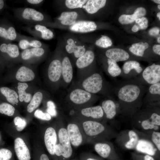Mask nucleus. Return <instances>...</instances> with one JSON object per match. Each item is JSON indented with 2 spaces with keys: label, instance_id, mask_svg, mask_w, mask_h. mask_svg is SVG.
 <instances>
[{
  "label": "nucleus",
  "instance_id": "nucleus-1",
  "mask_svg": "<svg viewBox=\"0 0 160 160\" xmlns=\"http://www.w3.org/2000/svg\"><path fill=\"white\" fill-rule=\"evenodd\" d=\"M148 87L134 80L124 82L113 88L118 99L120 112L132 118L143 105V99Z\"/></svg>",
  "mask_w": 160,
  "mask_h": 160
},
{
  "label": "nucleus",
  "instance_id": "nucleus-2",
  "mask_svg": "<svg viewBox=\"0 0 160 160\" xmlns=\"http://www.w3.org/2000/svg\"><path fill=\"white\" fill-rule=\"evenodd\" d=\"M71 119H74L79 124L86 143L94 144L98 142L110 141L116 137L118 135L112 127L105 122L76 117Z\"/></svg>",
  "mask_w": 160,
  "mask_h": 160
},
{
  "label": "nucleus",
  "instance_id": "nucleus-3",
  "mask_svg": "<svg viewBox=\"0 0 160 160\" xmlns=\"http://www.w3.org/2000/svg\"><path fill=\"white\" fill-rule=\"evenodd\" d=\"M135 130L148 135L153 131H159L160 127L159 106H145L132 118Z\"/></svg>",
  "mask_w": 160,
  "mask_h": 160
},
{
  "label": "nucleus",
  "instance_id": "nucleus-4",
  "mask_svg": "<svg viewBox=\"0 0 160 160\" xmlns=\"http://www.w3.org/2000/svg\"><path fill=\"white\" fill-rule=\"evenodd\" d=\"M77 87L93 94L111 97L113 88L105 79L102 72L95 71L78 80L73 81Z\"/></svg>",
  "mask_w": 160,
  "mask_h": 160
},
{
  "label": "nucleus",
  "instance_id": "nucleus-5",
  "mask_svg": "<svg viewBox=\"0 0 160 160\" xmlns=\"http://www.w3.org/2000/svg\"><path fill=\"white\" fill-rule=\"evenodd\" d=\"M100 98L76 85L73 82L68 89L64 101L67 108L75 110L93 106Z\"/></svg>",
  "mask_w": 160,
  "mask_h": 160
},
{
  "label": "nucleus",
  "instance_id": "nucleus-6",
  "mask_svg": "<svg viewBox=\"0 0 160 160\" xmlns=\"http://www.w3.org/2000/svg\"><path fill=\"white\" fill-rule=\"evenodd\" d=\"M12 11L16 18L27 25L39 24L47 26L52 22L44 13L32 8H15Z\"/></svg>",
  "mask_w": 160,
  "mask_h": 160
},
{
  "label": "nucleus",
  "instance_id": "nucleus-7",
  "mask_svg": "<svg viewBox=\"0 0 160 160\" xmlns=\"http://www.w3.org/2000/svg\"><path fill=\"white\" fill-rule=\"evenodd\" d=\"M58 40L74 65L76 60L83 55L88 48L85 43L73 34H66L63 39Z\"/></svg>",
  "mask_w": 160,
  "mask_h": 160
},
{
  "label": "nucleus",
  "instance_id": "nucleus-8",
  "mask_svg": "<svg viewBox=\"0 0 160 160\" xmlns=\"http://www.w3.org/2000/svg\"><path fill=\"white\" fill-rule=\"evenodd\" d=\"M57 132L59 143L55 148V155L61 160H69L73 153L72 146L67 132L63 119L60 121Z\"/></svg>",
  "mask_w": 160,
  "mask_h": 160
},
{
  "label": "nucleus",
  "instance_id": "nucleus-9",
  "mask_svg": "<svg viewBox=\"0 0 160 160\" xmlns=\"http://www.w3.org/2000/svg\"><path fill=\"white\" fill-rule=\"evenodd\" d=\"M86 17L80 9L63 11L48 27L64 28L72 25L77 21L85 20Z\"/></svg>",
  "mask_w": 160,
  "mask_h": 160
},
{
  "label": "nucleus",
  "instance_id": "nucleus-10",
  "mask_svg": "<svg viewBox=\"0 0 160 160\" xmlns=\"http://www.w3.org/2000/svg\"><path fill=\"white\" fill-rule=\"evenodd\" d=\"M95 55L91 49L88 48L84 54L76 61L78 79L84 78L96 69L94 66Z\"/></svg>",
  "mask_w": 160,
  "mask_h": 160
},
{
  "label": "nucleus",
  "instance_id": "nucleus-11",
  "mask_svg": "<svg viewBox=\"0 0 160 160\" xmlns=\"http://www.w3.org/2000/svg\"><path fill=\"white\" fill-rule=\"evenodd\" d=\"M57 45L60 50L61 59L62 76L60 86L63 89H66L72 81L74 65L58 40Z\"/></svg>",
  "mask_w": 160,
  "mask_h": 160
},
{
  "label": "nucleus",
  "instance_id": "nucleus-12",
  "mask_svg": "<svg viewBox=\"0 0 160 160\" xmlns=\"http://www.w3.org/2000/svg\"><path fill=\"white\" fill-rule=\"evenodd\" d=\"M54 57L49 63L47 70V75L49 81L57 83L60 86L62 76V63L60 52L57 45Z\"/></svg>",
  "mask_w": 160,
  "mask_h": 160
},
{
  "label": "nucleus",
  "instance_id": "nucleus-13",
  "mask_svg": "<svg viewBox=\"0 0 160 160\" xmlns=\"http://www.w3.org/2000/svg\"><path fill=\"white\" fill-rule=\"evenodd\" d=\"M133 80L144 85L160 82V65L154 63L148 66Z\"/></svg>",
  "mask_w": 160,
  "mask_h": 160
},
{
  "label": "nucleus",
  "instance_id": "nucleus-14",
  "mask_svg": "<svg viewBox=\"0 0 160 160\" xmlns=\"http://www.w3.org/2000/svg\"><path fill=\"white\" fill-rule=\"evenodd\" d=\"M73 110L74 115L71 118L76 117L83 119L105 122L104 114L100 105Z\"/></svg>",
  "mask_w": 160,
  "mask_h": 160
},
{
  "label": "nucleus",
  "instance_id": "nucleus-15",
  "mask_svg": "<svg viewBox=\"0 0 160 160\" xmlns=\"http://www.w3.org/2000/svg\"><path fill=\"white\" fill-rule=\"evenodd\" d=\"M66 127L72 147L76 148L86 143L80 127L76 120L72 119H69Z\"/></svg>",
  "mask_w": 160,
  "mask_h": 160
},
{
  "label": "nucleus",
  "instance_id": "nucleus-16",
  "mask_svg": "<svg viewBox=\"0 0 160 160\" xmlns=\"http://www.w3.org/2000/svg\"><path fill=\"white\" fill-rule=\"evenodd\" d=\"M116 137L117 142L121 147L131 149L135 148L139 135L135 130H126L118 134Z\"/></svg>",
  "mask_w": 160,
  "mask_h": 160
},
{
  "label": "nucleus",
  "instance_id": "nucleus-17",
  "mask_svg": "<svg viewBox=\"0 0 160 160\" xmlns=\"http://www.w3.org/2000/svg\"><path fill=\"white\" fill-rule=\"evenodd\" d=\"M22 28L36 39L49 40L53 39L54 36L53 32L43 25L39 24L27 25L22 27Z\"/></svg>",
  "mask_w": 160,
  "mask_h": 160
},
{
  "label": "nucleus",
  "instance_id": "nucleus-18",
  "mask_svg": "<svg viewBox=\"0 0 160 160\" xmlns=\"http://www.w3.org/2000/svg\"><path fill=\"white\" fill-rule=\"evenodd\" d=\"M146 93L143 99V105H160V82L149 85Z\"/></svg>",
  "mask_w": 160,
  "mask_h": 160
},
{
  "label": "nucleus",
  "instance_id": "nucleus-19",
  "mask_svg": "<svg viewBox=\"0 0 160 160\" xmlns=\"http://www.w3.org/2000/svg\"><path fill=\"white\" fill-rule=\"evenodd\" d=\"M103 111L105 116V122L107 120H112L114 119L120 111L119 105L117 102L112 97H108L103 100L100 105Z\"/></svg>",
  "mask_w": 160,
  "mask_h": 160
},
{
  "label": "nucleus",
  "instance_id": "nucleus-20",
  "mask_svg": "<svg viewBox=\"0 0 160 160\" xmlns=\"http://www.w3.org/2000/svg\"><path fill=\"white\" fill-rule=\"evenodd\" d=\"M97 28V25L95 22L84 20L77 21L72 25L64 28L74 33H85L94 31Z\"/></svg>",
  "mask_w": 160,
  "mask_h": 160
},
{
  "label": "nucleus",
  "instance_id": "nucleus-21",
  "mask_svg": "<svg viewBox=\"0 0 160 160\" xmlns=\"http://www.w3.org/2000/svg\"><path fill=\"white\" fill-rule=\"evenodd\" d=\"M135 149L138 152L152 156H154L156 151H158L149 137L145 134V136L140 137L139 135V140Z\"/></svg>",
  "mask_w": 160,
  "mask_h": 160
},
{
  "label": "nucleus",
  "instance_id": "nucleus-22",
  "mask_svg": "<svg viewBox=\"0 0 160 160\" xmlns=\"http://www.w3.org/2000/svg\"><path fill=\"white\" fill-rule=\"evenodd\" d=\"M44 138L48 152L51 155H55V148L57 140V133L55 129L51 127H48L45 131Z\"/></svg>",
  "mask_w": 160,
  "mask_h": 160
},
{
  "label": "nucleus",
  "instance_id": "nucleus-23",
  "mask_svg": "<svg viewBox=\"0 0 160 160\" xmlns=\"http://www.w3.org/2000/svg\"><path fill=\"white\" fill-rule=\"evenodd\" d=\"M47 47L30 48L25 49L21 53V59L24 61H29L41 58L46 54Z\"/></svg>",
  "mask_w": 160,
  "mask_h": 160
},
{
  "label": "nucleus",
  "instance_id": "nucleus-24",
  "mask_svg": "<svg viewBox=\"0 0 160 160\" xmlns=\"http://www.w3.org/2000/svg\"><path fill=\"white\" fill-rule=\"evenodd\" d=\"M14 148L19 160H30L29 151L22 139L17 137L15 140Z\"/></svg>",
  "mask_w": 160,
  "mask_h": 160
},
{
  "label": "nucleus",
  "instance_id": "nucleus-25",
  "mask_svg": "<svg viewBox=\"0 0 160 160\" xmlns=\"http://www.w3.org/2000/svg\"><path fill=\"white\" fill-rule=\"evenodd\" d=\"M0 37L9 41H19L27 36L17 33L13 25L10 24L7 28L0 26Z\"/></svg>",
  "mask_w": 160,
  "mask_h": 160
},
{
  "label": "nucleus",
  "instance_id": "nucleus-26",
  "mask_svg": "<svg viewBox=\"0 0 160 160\" xmlns=\"http://www.w3.org/2000/svg\"><path fill=\"white\" fill-rule=\"evenodd\" d=\"M93 144L95 151L103 158H108L114 150V146L110 141L98 142Z\"/></svg>",
  "mask_w": 160,
  "mask_h": 160
},
{
  "label": "nucleus",
  "instance_id": "nucleus-27",
  "mask_svg": "<svg viewBox=\"0 0 160 160\" xmlns=\"http://www.w3.org/2000/svg\"><path fill=\"white\" fill-rule=\"evenodd\" d=\"M105 54L108 58L116 62L127 60L130 57L127 52L120 48L108 49L106 51Z\"/></svg>",
  "mask_w": 160,
  "mask_h": 160
},
{
  "label": "nucleus",
  "instance_id": "nucleus-28",
  "mask_svg": "<svg viewBox=\"0 0 160 160\" xmlns=\"http://www.w3.org/2000/svg\"><path fill=\"white\" fill-rule=\"evenodd\" d=\"M133 70L137 75H139L143 69L138 62L135 60L127 61L123 65L121 76L125 78L131 77H132V72Z\"/></svg>",
  "mask_w": 160,
  "mask_h": 160
},
{
  "label": "nucleus",
  "instance_id": "nucleus-29",
  "mask_svg": "<svg viewBox=\"0 0 160 160\" xmlns=\"http://www.w3.org/2000/svg\"><path fill=\"white\" fill-rule=\"evenodd\" d=\"M146 13L145 9L143 7L137 8L134 13L131 15H122L119 18L120 23L122 24H127L132 23L137 18L142 17Z\"/></svg>",
  "mask_w": 160,
  "mask_h": 160
},
{
  "label": "nucleus",
  "instance_id": "nucleus-30",
  "mask_svg": "<svg viewBox=\"0 0 160 160\" xmlns=\"http://www.w3.org/2000/svg\"><path fill=\"white\" fill-rule=\"evenodd\" d=\"M106 1V0H88L82 9L87 14H93L104 7Z\"/></svg>",
  "mask_w": 160,
  "mask_h": 160
},
{
  "label": "nucleus",
  "instance_id": "nucleus-31",
  "mask_svg": "<svg viewBox=\"0 0 160 160\" xmlns=\"http://www.w3.org/2000/svg\"><path fill=\"white\" fill-rule=\"evenodd\" d=\"M35 76V74L32 70L25 66H22L17 70L15 77L19 81L27 82L32 80Z\"/></svg>",
  "mask_w": 160,
  "mask_h": 160
},
{
  "label": "nucleus",
  "instance_id": "nucleus-32",
  "mask_svg": "<svg viewBox=\"0 0 160 160\" xmlns=\"http://www.w3.org/2000/svg\"><path fill=\"white\" fill-rule=\"evenodd\" d=\"M19 47L23 50L30 48H39L47 45L36 39L28 36L19 41Z\"/></svg>",
  "mask_w": 160,
  "mask_h": 160
},
{
  "label": "nucleus",
  "instance_id": "nucleus-33",
  "mask_svg": "<svg viewBox=\"0 0 160 160\" xmlns=\"http://www.w3.org/2000/svg\"><path fill=\"white\" fill-rule=\"evenodd\" d=\"M0 51L5 53L11 58L15 59L19 56L18 46L16 44L11 43H3L0 45Z\"/></svg>",
  "mask_w": 160,
  "mask_h": 160
},
{
  "label": "nucleus",
  "instance_id": "nucleus-34",
  "mask_svg": "<svg viewBox=\"0 0 160 160\" xmlns=\"http://www.w3.org/2000/svg\"><path fill=\"white\" fill-rule=\"evenodd\" d=\"M108 66L104 70L105 73L112 77H115L121 75L122 70L116 62L107 58Z\"/></svg>",
  "mask_w": 160,
  "mask_h": 160
},
{
  "label": "nucleus",
  "instance_id": "nucleus-35",
  "mask_svg": "<svg viewBox=\"0 0 160 160\" xmlns=\"http://www.w3.org/2000/svg\"><path fill=\"white\" fill-rule=\"evenodd\" d=\"M0 91L8 102L12 104H16L18 103L19 97L15 91L6 87L0 88Z\"/></svg>",
  "mask_w": 160,
  "mask_h": 160
},
{
  "label": "nucleus",
  "instance_id": "nucleus-36",
  "mask_svg": "<svg viewBox=\"0 0 160 160\" xmlns=\"http://www.w3.org/2000/svg\"><path fill=\"white\" fill-rule=\"evenodd\" d=\"M28 87V85L26 83H18V97L19 100L21 102L24 101L26 103H29L32 98L31 95L30 93H26L25 92V90Z\"/></svg>",
  "mask_w": 160,
  "mask_h": 160
},
{
  "label": "nucleus",
  "instance_id": "nucleus-37",
  "mask_svg": "<svg viewBox=\"0 0 160 160\" xmlns=\"http://www.w3.org/2000/svg\"><path fill=\"white\" fill-rule=\"evenodd\" d=\"M149 44L147 42H140L132 44L129 48V50L132 53L136 56L142 57L144 51L149 47Z\"/></svg>",
  "mask_w": 160,
  "mask_h": 160
},
{
  "label": "nucleus",
  "instance_id": "nucleus-38",
  "mask_svg": "<svg viewBox=\"0 0 160 160\" xmlns=\"http://www.w3.org/2000/svg\"><path fill=\"white\" fill-rule=\"evenodd\" d=\"M43 98V94L40 92L36 93L31 99L27 107V111L29 113H31L40 105Z\"/></svg>",
  "mask_w": 160,
  "mask_h": 160
},
{
  "label": "nucleus",
  "instance_id": "nucleus-39",
  "mask_svg": "<svg viewBox=\"0 0 160 160\" xmlns=\"http://www.w3.org/2000/svg\"><path fill=\"white\" fill-rule=\"evenodd\" d=\"M88 0H66L63 1L66 8L70 10H75L82 8Z\"/></svg>",
  "mask_w": 160,
  "mask_h": 160
},
{
  "label": "nucleus",
  "instance_id": "nucleus-40",
  "mask_svg": "<svg viewBox=\"0 0 160 160\" xmlns=\"http://www.w3.org/2000/svg\"><path fill=\"white\" fill-rule=\"evenodd\" d=\"M95 44L99 47L107 48L111 46L112 42L111 39L108 36L102 35L100 38L96 40Z\"/></svg>",
  "mask_w": 160,
  "mask_h": 160
},
{
  "label": "nucleus",
  "instance_id": "nucleus-41",
  "mask_svg": "<svg viewBox=\"0 0 160 160\" xmlns=\"http://www.w3.org/2000/svg\"><path fill=\"white\" fill-rule=\"evenodd\" d=\"M15 109L11 105L6 103L0 104V113L9 116L14 114Z\"/></svg>",
  "mask_w": 160,
  "mask_h": 160
},
{
  "label": "nucleus",
  "instance_id": "nucleus-42",
  "mask_svg": "<svg viewBox=\"0 0 160 160\" xmlns=\"http://www.w3.org/2000/svg\"><path fill=\"white\" fill-rule=\"evenodd\" d=\"M151 141L158 150L160 151V132L153 131L148 135Z\"/></svg>",
  "mask_w": 160,
  "mask_h": 160
},
{
  "label": "nucleus",
  "instance_id": "nucleus-43",
  "mask_svg": "<svg viewBox=\"0 0 160 160\" xmlns=\"http://www.w3.org/2000/svg\"><path fill=\"white\" fill-rule=\"evenodd\" d=\"M47 113L51 117H55L57 114L56 106L54 102L52 100L48 101L47 103Z\"/></svg>",
  "mask_w": 160,
  "mask_h": 160
},
{
  "label": "nucleus",
  "instance_id": "nucleus-44",
  "mask_svg": "<svg viewBox=\"0 0 160 160\" xmlns=\"http://www.w3.org/2000/svg\"><path fill=\"white\" fill-rule=\"evenodd\" d=\"M14 122L16 129L18 131H21L23 130L26 125L25 120L19 116L15 118Z\"/></svg>",
  "mask_w": 160,
  "mask_h": 160
},
{
  "label": "nucleus",
  "instance_id": "nucleus-45",
  "mask_svg": "<svg viewBox=\"0 0 160 160\" xmlns=\"http://www.w3.org/2000/svg\"><path fill=\"white\" fill-rule=\"evenodd\" d=\"M34 115L37 118L43 120L49 121L51 119V116L48 113L39 109L35 111Z\"/></svg>",
  "mask_w": 160,
  "mask_h": 160
},
{
  "label": "nucleus",
  "instance_id": "nucleus-46",
  "mask_svg": "<svg viewBox=\"0 0 160 160\" xmlns=\"http://www.w3.org/2000/svg\"><path fill=\"white\" fill-rule=\"evenodd\" d=\"M12 156V153L9 150L6 148L0 149V160H9Z\"/></svg>",
  "mask_w": 160,
  "mask_h": 160
},
{
  "label": "nucleus",
  "instance_id": "nucleus-47",
  "mask_svg": "<svg viewBox=\"0 0 160 160\" xmlns=\"http://www.w3.org/2000/svg\"><path fill=\"white\" fill-rule=\"evenodd\" d=\"M136 23L138 24L140 29L144 30L146 29L148 26V21L147 18L143 17L138 18L135 20Z\"/></svg>",
  "mask_w": 160,
  "mask_h": 160
},
{
  "label": "nucleus",
  "instance_id": "nucleus-48",
  "mask_svg": "<svg viewBox=\"0 0 160 160\" xmlns=\"http://www.w3.org/2000/svg\"><path fill=\"white\" fill-rule=\"evenodd\" d=\"M44 1L43 0H26L24 2L28 5L37 7L41 5Z\"/></svg>",
  "mask_w": 160,
  "mask_h": 160
},
{
  "label": "nucleus",
  "instance_id": "nucleus-49",
  "mask_svg": "<svg viewBox=\"0 0 160 160\" xmlns=\"http://www.w3.org/2000/svg\"><path fill=\"white\" fill-rule=\"evenodd\" d=\"M159 32V28L157 27H155L152 28L149 31V33L151 36H155L158 35Z\"/></svg>",
  "mask_w": 160,
  "mask_h": 160
},
{
  "label": "nucleus",
  "instance_id": "nucleus-50",
  "mask_svg": "<svg viewBox=\"0 0 160 160\" xmlns=\"http://www.w3.org/2000/svg\"><path fill=\"white\" fill-rule=\"evenodd\" d=\"M81 160H100L93 157L88 153L83 154L81 157Z\"/></svg>",
  "mask_w": 160,
  "mask_h": 160
},
{
  "label": "nucleus",
  "instance_id": "nucleus-51",
  "mask_svg": "<svg viewBox=\"0 0 160 160\" xmlns=\"http://www.w3.org/2000/svg\"><path fill=\"white\" fill-rule=\"evenodd\" d=\"M154 52L157 54L160 55V44H156L154 45L153 48Z\"/></svg>",
  "mask_w": 160,
  "mask_h": 160
},
{
  "label": "nucleus",
  "instance_id": "nucleus-52",
  "mask_svg": "<svg viewBox=\"0 0 160 160\" xmlns=\"http://www.w3.org/2000/svg\"><path fill=\"white\" fill-rule=\"evenodd\" d=\"M40 160H49V159L46 154L43 153L41 155Z\"/></svg>",
  "mask_w": 160,
  "mask_h": 160
},
{
  "label": "nucleus",
  "instance_id": "nucleus-53",
  "mask_svg": "<svg viewBox=\"0 0 160 160\" xmlns=\"http://www.w3.org/2000/svg\"><path fill=\"white\" fill-rule=\"evenodd\" d=\"M144 160H155L154 158L152 156L147 154H146L144 156Z\"/></svg>",
  "mask_w": 160,
  "mask_h": 160
},
{
  "label": "nucleus",
  "instance_id": "nucleus-54",
  "mask_svg": "<svg viewBox=\"0 0 160 160\" xmlns=\"http://www.w3.org/2000/svg\"><path fill=\"white\" fill-rule=\"evenodd\" d=\"M140 30L139 28L138 25L136 24L134 25L132 28V31L134 32H137Z\"/></svg>",
  "mask_w": 160,
  "mask_h": 160
},
{
  "label": "nucleus",
  "instance_id": "nucleus-55",
  "mask_svg": "<svg viewBox=\"0 0 160 160\" xmlns=\"http://www.w3.org/2000/svg\"><path fill=\"white\" fill-rule=\"evenodd\" d=\"M4 6V1L3 0H0V10H1Z\"/></svg>",
  "mask_w": 160,
  "mask_h": 160
},
{
  "label": "nucleus",
  "instance_id": "nucleus-56",
  "mask_svg": "<svg viewBox=\"0 0 160 160\" xmlns=\"http://www.w3.org/2000/svg\"><path fill=\"white\" fill-rule=\"evenodd\" d=\"M154 2H155L156 3L158 4H160V0H152Z\"/></svg>",
  "mask_w": 160,
  "mask_h": 160
},
{
  "label": "nucleus",
  "instance_id": "nucleus-57",
  "mask_svg": "<svg viewBox=\"0 0 160 160\" xmlns=\"http://www.w3.org/2000/svg\"><path fill=\"white\" fill-rule=\"evenodd\" d=\"M157 16L159 18V20H160V12H159L157 14Z\"/></svg>",
  "mask_w": 160,
  "mask_h": 160
},
{
  "label": "nucleus",
  "instance_id": "nucleus-58",
  "mask_svg": "<svg viewBox=\"0 0 160 160\" xmlns=\"http://www.w3.org/2000/svg\"><path fill=\"white\" fill-rule=\"evenodd\" d=\"M157 41L159 43H160V37H158V39H157Z\"/></svg>",
  "mask_w": 160,
  "mask_h": 160
},
{
  "label": "nucleus",
  "instance_id": "nucleus-59",
  "mask_svg": "<svg viewBox=\"0 0 160 160\" xmlns=\"http://www.w3.org/2000/svg\"><path fill=\"white\" fill-rule=\"evenodd\" d=\"M158 7L159 9H160V5L159 4L158 5Z\"/></svg>",
  "mask_w": 160,
  "mask_h": 160
},
{
  "label": "nucleus",
  "instance_id": "nucleus-60",
  "mask_svg": "<svg viewBox=\"0 0 160 160\" xmlns=\"http://www.w3.org/2000/svg\"></svg>",
  "mask_w": 160,
  "mask_h": 160
}]
</instances>
